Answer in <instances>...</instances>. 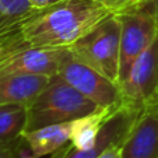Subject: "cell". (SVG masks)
<instances>
[{
    "mask_svg": "<svg viewBox=\"0 0 158 158\" xmlns=\"http://www.w3.org/2000/svg\"><path fill=\"white\" fill-rule=\"evenodd\" d=\"M99 109L101 108L95 102L73 88L59 76H55L44 91L27 106L28 120L25 131L77 120L95 114Z\"/></svg>",
    "mask_w": 158,
    "mask_h": 158,
    "instance_id": "cell-1",
    "label": "cell"
},
{
    "mask_svg": "<svg viewBox=\"0 0 158 158\" xmlns=\"http://www.w3.org/2000/svg\"><path fill=\"white\" fill-rule=\"evenodd\" d=\"M120 24V84L126 78L134 60L158 36V9L155 0L140 3L116 13Z\"/></svg>",
    "mask_w": 158,
    "mask_h": 158,
    "instance_id": "cell-2",
    "label": "cell"
},
{
    "mask_svg": "<svg viewBox=\"0 0 158 158\" xmlns=\"http://www.w3.org/2000/svg\"><path fill=\"white\" fill-rule=\"evenodd\" d=\"M76 60L118 84L120 70V24L110 15L69 48Z\"/></svg>",
    "mask_w": 158,
    "mask_h": 158,
    "instance_id": "cell-3",
    "label": "cell"
},
{
    "mask_svg": "<svg viewBox=\"0 0 158 158\" xmlns=\"http://www.w3.org/2000/svg\"><path fill=\"white\" fill-rule=\"evenodd\" d=\"M57 76L95 102L101 109H118L125 104L119 84L93 67L76 60L72 53H69L63 62Z\"/></svg>",
    "mask_w": 158,
    "mask_h": 158,
    "instance_id": "cell-4",
    "label": "cell"
},
{
    "mask_svg": "<svg viewBox=\"0 0 158 158\" xmlns=\"http://www.w3.org/2000/svg\"><path fill=\"white\" fill-rule=\"evenodd\" d=\"M119 87L126 104L144 108L154 102L158 91V36L134 60Z\"/></svg>",
    "mask_w": 158,
    "mask_h": 158,
    "instance_id": "cell-5",
    "label": "cell"
},
{
    "mask_svg": "<svg viewBox=\"0 0 158 158\" xmlns=\"http://www.w3.org/2000/svg\"><path fill=\"white\" fill-rule=\"evenodd\" d=\"M141 109L143 108L133 106V105L125 102L105 122V125L102 126L101 133H99L98 141L93 147H89L87 150H78V148H74L73 146H70V144L69 146L66 144L59 151H56L53 158H97L99 157L106 148L123 143L126 134L130 130L131 125L134 123V120L139 116Z\"/></svg>",
    "mask_w": 158,
    "mask_h": 158,
    "instance_id": "cell-6",
    "label": "cell"
},
{
    "mask_svg": "<svg viewBox=\"0 0 158 158\" xmlns=\"http://www.w3.org/2000/svg\"><path fill=\"white\" fill-rule=\"evenodd\" d=\"M120 158H158V108L154 104L140 110L120 144Z\"/></svg>",
    "mask_w": 158,
    "mask_h": 158,
    "instance_id": "cell-7",
    "label": "cell"
},
{
    "mask_svg": "<svg viewBox=\"0 0 158 158\" xmlns=\"http://www.w3.org/2000/svg\"><path fill=\"white\" fill-rule=\"evenodd\" d=\"M69 53V48L28 49L0 63V76L38 74L55 77L59 74L60 67Z\"/></svg>",
    "mask_w": 158,
    "mask_h": 158,
    "instance_id": "cell-8",
    "label": "cell"
},
{
    "mask_svg": "<svg viewBox=\"0 0 158 158\" xmlns=\"http://www.w3.org/2000/svg\"><path fill=\"white\" fill-rule=\"evenodd\" d=\"M52 77L38 74H4L0 76V105L20 104L30 105Z\"/></svg>",
    "mask_w": 158,
    "mask_h": 158,
    "instance_id": "cell-9",
    "label": "cell"
},
{
    "mask_svg": "<svg viewBox=\"0 0 158 158\" xmlns=\"http://www.w3.org/2000/svg\"><path fill=\"white\" fill-rule=\"evenodd\" d=\"M76 120L59 125H51L36 129L32 131H25L24 140L28 150L36 158L55 154L62 147L69 144L74 133Z\"/></svg>",
    "mask_w": 158,
    "mask_h": 158,
    "instance_id": "cell-10",
    "label": "cell"
},
{
    "mask_svg": "<svg viewBox=\"0 0 158 158\" xmlns=\"http://www.w3.org/2000/svg\"><path fill=\"white\" fill-rule=\"evenodd\" d=\"M28 120L27 105H0V144H11L21 140Z\"/></svg>",
    "mask_w": 158,
    "mask_h": 158,
    "instance_id": "cell-11",
    "label": "cell"
},
{
    "mask_svg": "<svg viewBox=\"0 0 158 158\" xmlns=\"http://www.w3.org/2000/svg\"><path fill=\"white\" fill-rule=\"evenodd\" d=\"M39 11L28 0H0V31L21 24Z\"/></svg>",
    "mask_w": 158,
    "mask_h": 158,
    "instance_id": "cell-12",
    "label": "cell"
},
{
    "mask_svg": "<svg viewBox=\"0 0 158 158\" xmlns=\"http://www.w3.org/2000/svg\"><path fill=\"white\" fill-rule=\"evenodd\" d=\"M27 143L23 139L11 144H0V158H20L25 152Z\"/></svg>",
    "mask_w": 158,
    "mask_h": 158,
    "instance_id": "cell-13",
    "label": "cell"
},
{
    "mask_svg": "<svg viewBox=\"0 0 158 158\" xmlns=\"http://www.w3.org/2000/svg\"><path fill=\"white\" fill-rule=\"evenodd\" d=\"M106 3H109L110 6H114L115 9L118 10V13L122 11V10L127 9V7H131L134 6V4L140 3V2H143V0H105Z\"/></svg>",
    "mask_w": 158,
    "mask_h": 158,
    "instance_id": "cell-14",
    "label": "cell"
},
{
    "mask_svg": "<svg viewBox=\"0 0 158 158\" xmlns=\"http://www.w3.org/2000/svg\"><path fill=\"white\" fill-rule=\"evenodd\" d=\"M28 2H30L35 9L45 10V9H49V7L56 6V4L62 3V2H64V0H28Z\"/></svg>",
    "mask_w": 158,
    "mask_h": 158,
    "instance_id": "cell-15",
    "label": "cell"
},
{
    "mask_svg": "<svg viewBox=\"0 0 158 158\" xmlns=\"http://www.w3.org/2000/svg\"><path fill=\"white\" fill-rule=\"evenodd\" d=\"M97 158H120V144L106 148L99 157H97Z\"/></svg>",
    "mask_w": 158,
    "mask_h": 158,
    "instance_id": "cell-16",
    "label": "cell"
},
{
    "mask_svg": "<svg viewBox=\"0 0 158 158\" xmlns=\"http://www.w3.org/2000/svg\"><path fill=\"white\" fill-rule=\"evenodd\" d=\"M20 158H36V157H34V155H32V154H31V155H28V154H25V152H24V154L21 155V157H20Z\"/></svg>",
    "mask_w": 158,
    "mask_h": 158,
    "instance_id": "cell-17",
    "label": "cell"
},
{
    "mask_svg": "<svg viewBox=\"0 0 158 158\" xmlns=\"http://www.w3.org/2000/svg\"><path fill=\"white\" fill-rule=\"evenodd\" d=\"M152 104H154L155 106L158 108V91H157V95H155V98H154V102H152Z\"/></svg>",
    "mask_w": 158,
    "mask_h": 158,
    "instance_id": "cell-18",
    "label": "cell"
},
{
    "mask_svg": "<svg viewBox=\"0 0 158 158\" xmlns=\"http://www.w3.org/2000/svg\"><path fill=\"white\" fill-rule=\"evenodd\" d=\"M155 3H157V9H158V0H155Z\"/></svg>",
    "mask_w": 158,
    "mask_h": 158,
    "instance_id": "cell-19",
    "label": "cell"
}]
</instances>
